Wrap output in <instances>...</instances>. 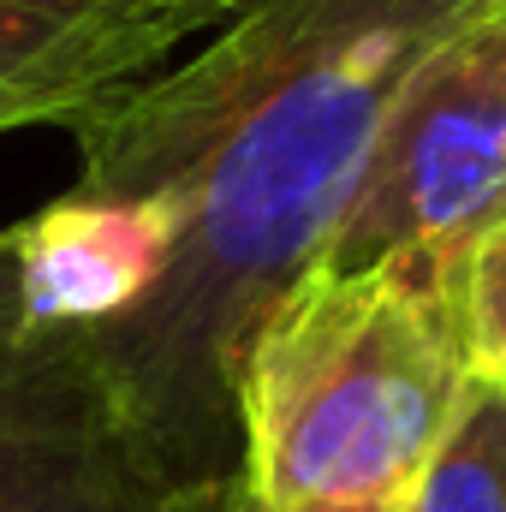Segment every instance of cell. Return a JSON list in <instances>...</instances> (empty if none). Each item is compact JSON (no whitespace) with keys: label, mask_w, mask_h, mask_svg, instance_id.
<instances>
[{"label":"cell","mask_w":506,"mask_h":512,"mask_svg":"<svg viewBox=\"0 0 506 512\" xmlns=\"http://www.w3.org/2000/svg\"><path fill=\"white\" fill-rule=\"evenodd\" d=\"M489 0H245L215 42L78 120L90 203H143L173 262L96 352L185 483L221 477L262 316L322 262L399 78Z\"/></svg>","instance_id":"6da1fadb"},{"label":"cell","mask_w":506,"mask_h":512,"mask_svg":"<svg viewBox=\"0 0 506 512\" xmlns=\"http://www.w3.org/2000/svg\"><path fill=\"white\" fill-rule=\"evenodd\" d=\"M185 512H268V507H262L251 489H245V477H233V483L203 477V483H191ZM334 512H399V507H334Z\"/></svg>","instance_id":"9c48e42d"},{"label":"cell","mask_w":506,"mask_h":512,"mask_svg":"<svg viewBox=\"0 0 506 512\" xmlns=\"http://www.w3.org/2000/svg\"><path fill=\"white\" fill-rule=\"evenodd\" d=\"M245 0H0V131L78 126Z\"/></svg>","instance_id":"5b68a950"},{"label":"cell","mask_w":506,"mask_h":512,"mask_svg":"<svg viewBox=\"0 0 506 512\" xmlns=\"http://www.w3.org/2000/svg\"><path fill=\"white\" fill-rule=\"evenodd\" d=\"M465 251L310 268L262 316L239 376V477L268 512L405 507L471 382Z\"/></svg>","instance_id":"7a4b0ae2"},{"label":"cell","mask_w":506,"mask_h":512,"mask_svg":"<svg viewBox=\"0 0 506 512\" xmlns=\"http://www.w3.org/2000/svg\"><path fill=\"white\" fill-rule=\"evenodd\" d=\"M12 245V280L42 328L72 334H114L155 298L173 262V233L143 203H90L60 197L42 215L6 227Z\"/></svg>","instance_id":"8992f818"},{"label":"cell","mask_w":506,"mask_h":512,"mask_svg":"<svg viewBox=\"0 0 506 512\" xmlns=\"http://www.w3.org/2000/svg\"><path fill=\"white\" fill-rule=\"evenodd\" d=\"M506 221V0L453 24L393 90L316 268L477 245Z\"/></svg>","instance_id":"3957f363"},{"label":"cell","mask_w":506,"mask_h":512,"mask_svg":"<svg viewBox=\"0 0 506 512\" xmlns=\"http://www.w3.org/2000/svg\"><path fill=\"white\" fill-rule=\"evenodd\" d=\"M185 495L96 340L30 322L0 233V512H185Z\"/></svg>","instance_id":"277c9868"},{"label":"cell","mask_w":506,"mask_h":512,"mask_svg":"<svg viewBox=\"0 0 506 512\" xmlns=\"http://www.w3.org/2000/svg\"><path fill=\"white\" fill-rule=\"evenodd\" d=\"M399 512H506V387L471 376Z\"/></svg>","instance_id":"52a82bcc"},{"label":"cell","mask_w":506,"mask_h":512,"mask_svg":"<svg viewBox=\"0 0 506 512\" xmlns=\"http://www.w3.org/2000/svg\"><path fill=\"white\" fill-rule=\"evenodd\" d=\"M459 316H465V352L471 376L506 387V221H495L459 268Z\"/></svg>","instance_id":"ba28073f"}]
</instances>
